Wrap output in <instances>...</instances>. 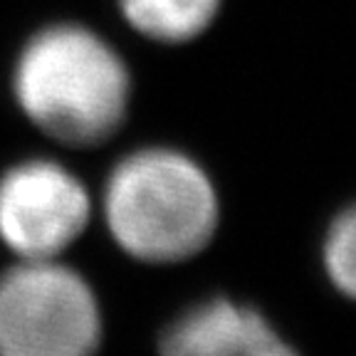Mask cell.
Listing matches in <instances>:
<instances>
[{
	"label": "cell",
	"instance_id": "cell-6",
	"mask_svg": "<svg viewBox=\"0 0 356 356\" xmlns=\"http://www.w3.org/2000/svg\"><path fill=\"white\" fill-rule=\"evenodd\" d=\"M134 30L159 42H186L213 22L220 0H119Z\"/></svg>",
	"mask_w": 356,
	"mask_h": 356
},
{
	"label": "cell",
	"instance_id": "cell-7",
	"mask_svg": "<svg viewBox=\"0 0 356 356\" xmlns=\"http://www.w3.org/2000/svg\"><path fill=\"white\" fill-rule=\"evenodd\" d=\"M324 267L332 282L344 292L346 297L354 295L356 289V216L351 208H346L324 240Z\"/></svg>",
	"mask_w": 356,
	"mask_h": 356
},
{
	"label": "cell",
	"instance_id": "cell-3",
	"mask_svg": "<svg viewBox=\"0 0 356 356\" xmlns=\"http://www.w3.org/2000/svg\"><path fill=\"white\" fill-rule=\"evenodd\" d=\"M99 307L89 284L52 260H25L0 277V356H95Z\"/></svg>",
	"mask_w": 356,
	"mask_h": 356
},
{
	"label": "cell",
	"instance_id": "cell-2",
	"mask_svg": "<svg viewBox=\"0 0 356 356\" xmlns=\"http://www.w3.org/2000/svg\"><path fill=\"white\" fill-rule=\"evenodd\" d=\"M106 225L124 252L144 262H181L211 243L218 198L203 168L168 149L127 156L109 176Z\"/></svg>",
	"mask_w": 356,
	"mask_h": 356
},
{
	"label": "cell",
	"instance_id": "cell-5",
	"mask_svg": "<svg viewBox=\"0 0 356 356\" xmlns=\"http://www.w3.org/2000/svg\"><path fill=\"white\" fill-rule=\"evenodd\" d=\"M161 356H300L252 307L225 297L191 307L166 327Z\"/></svg>",
	"mask_w": 356,
	"mask_h": 356
},
{
	"label": "cell",
	"instance_id": "cell-1",
	"mask_svg": "<svg viewBox=\"0 0 356 356\" xmlns=\"http://www.w3.org/2000/svg\"><path fill=\"white\" fill-rule=\"evenodd\" d=\"M13 84L20 109L70 146L102 144L127 114L129 72L122 57L77 25L35 35L22 47Z\"/></svg>",
	"mask_w": 356,
	"mask_h": 356
},
{
	"label": "cell",
	"instance_id": "cell-4",
	"mask_svg": "<svg viewBox=\"0 0 356 356\" xmlns=\"http://www.w3.org/2000/svg\"><path fill=\"white\" fill-rule=\"evenodd\" d=\"M89 195L55 161H25L0 178V238L25 260H52L79 238Z\"/></svg>",
	"mask_w": 356,
	"mask_h": 356
}]
</instances>
